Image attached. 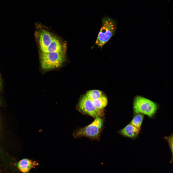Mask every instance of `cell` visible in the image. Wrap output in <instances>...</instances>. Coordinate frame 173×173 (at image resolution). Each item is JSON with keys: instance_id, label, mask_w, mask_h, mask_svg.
Segmentation results:
<instances>
[{"instance_id": "3957f363", "label": "cell", "mask_w": 173, "mask_h": 173, "mask_svg": "<svg viewBox=\"0 0 173 173\" xmlns=\"http://www.w3.org/2000/svg\"><path fill=\"white\" fill-rule=\"evenodd\" d=\"M100 30L96 40V44L101 48L115 34L117 29L115 22L108 17L103 18Z\"/></svg>"}, {"instance_id": "9a60e30c", "label": "cell", "mask_w": 173, "mask_h": 173, "mask_svg": "<svg viewBox=\"0 0 173 173\" xmlns=\"http://www.w3.org/2000/svg\"><path fill=\"white\" fill-rule=\"evenodd\" d=\"M2 102V98L1 96H0V106H1Z\"/></svg>"}, {"instance_id": "277c9868", "label": "cell", "mask_w": 173, "mask_h": 173, "mask_svg": "<svg viewBox=\"0 0 173 173\" xmlns=\"http://www.w3.org/2000/svg\"><path fill=\"white\" fill-rule=\"evenodd\" d=\"M158 107L156 103L139 96H136L133 103L135 115L141 113L151 117L155 113Z\"/></svg>"}, {"instance_id": "52a82bcc", "label": "cell", "mask_w": 173, "mask_h": 173, "mask_svg": "<svg viewBox=\"0 0 173 173\" xmlns=\"http://www.w3.org/2000/svg\"><path fill=\"white\" fill-rule=\"evenodd\" d=\"M38 165L36 161L24 158L19 161L17 164L19 170L23 173H28L31 169Z\"/></svg>"}, {"instance_id": "8992f818", "label": "cell", "mask_w": 173, "mask_h": 173, "mask_svg": "<svg viewBox=\"0 0 173 173\" xmlns=\"http://www.w3.org/2000/svg\"><path fill=\"white\" fill-rule=\"evenodd\" d=\"M54 37L47 31L42 30L39 33V43L40 49L43 52L51 43Z\"/></svg>"}, {"instance_id": "5b68a950", "label": "cell", "mask_w": 173, "mask_h": 173, "mask_svg": "<svg viewBox=\"0 0 173 173\" xmlns=\"http://www.w3.org/2000/svg\"><path fill=\"white\" fill-rule=\"evenodd\" d=\"M78 106L79 109L83 112L94 118L104 116L103 109H100L96 108L92 101L86 95L81 99Z\"/></svg>"}, {"instance_id": "5bb4252c", "label": "cell", "mask_w": 173, "mask_h": 173, "mask_svg": "<svg viewBox=\"0 0 173 173\" xmlns=\"http://www.w3.org/2000/svg\"><path fill=\"white\" fill-rule=\"evenodd\" d=\"M2 78L0 73V92L1 91L2 89Z\"/></svg>"}, {"instance_id": "7c38bea8", "label": "cell", "mask_w": 173, "mask_h": 173, "mask_svg": "<svg viewBox=\"0 0 173 173\" xmlns=\"http://www.w3.org/2000/svg\"><path fill=\"white\" fill-rule=\"evenodd\" d=\"M135 115L130 123L136 128L140 129L144 118V114L139 113Z\"/></svg>"}, {"instance_id": "4fadbf2b", "label": "cell", "mask_w": 173, "mask_h": 173, "mask_svg": "<svg viewBox=\"0 0 173 173\" xmlns=\"http://www.w3.org/2000/svg\"><path fill=\"white\" fill-rule=\"evenodd\" d=\"M166 138L168 143L172 152V157L170 161L172 162L173 161V134Z\"/></svg>"}, {"instance_id": "8fae6325", "label": "cell", "mask_w": 173, "mask_h": 173, "mask_svg": "<svg viewBox=\"0 0 173 173\" xmlns=\"http://www.w3.org/2000/svg\"><path fill=\"white\" fill-rule=\"evenodd\" d=\"M101 91L97 90H92L88 91L86 95L92 101L96 100L103 95Z\"/></svg>"}, {"instance_id": "7a4b0ae2", "label": "cell", "mask_w": 173, "mask_h": 173, "mask_svg": "<svg viewBox=\"0 0 173 173\" xmlns=\"http://www.w3.org/2000/svg\"><path fill=\"white\" fill-rule=\"evenodd\" d=\"M65 59L63 51L60 52H42L40 56L41 68L45 71H48L61 67Z\"/></svg>"}, {"instance_id": "9c48e42d", "label": "cell", "mask_w": 173, "mask_h": 173, "mask_svg": "<svg viewBox=\"0 0 173 173\" xmlns=\"http://www.w3.org/2000/svg\"><path fill=\"white\" fill-rule=\"evenodd\" d=\"M62 51V45L59 41L55 37H53L50 43L42 52L46 53L50 52L58 53Z\"/></svg>"}, {"instance_id": "ba28073f", "label": "cell", "mask_w": 173, "mask_h": 173, "mask_svg": "<svg viewBox=\"0 0 173 173\" xmlns=\"http://www.w3.org/2000/svg\"><path fill=\"white\" fill-rule=\"evenodd\" d=\"M139 129L130 123L119 131L121 135L131 138H134L137 137L140 131Z\"/></svg>"}, {"instance_id": "30bf717a", "label": "cell", "mask_w": 173, "mask_h": 173, "mask_svg": "<svg viewBox=\"0 0 173 173\" xmlns=\"http://www.w3.org/2000/svg\"><path fill=\"white\" fill-rule=\"evenodd\" d=\"M92 101L95 107L100 109H103L108 103L107 99L104 95L98 99Z\"/></svg>"}, {"instance_id": "6da1fadb", "label": "cell", "mask_w": 173, "mask_h": 173, "mask_svg": "<svg viewBox=\"0 0 173 173\" xmlns=\"http://www.w3.org/2000/svg\"><path fill=\"white\" fill-rule=\"evenodd\" d=\"M103 123V120L101 117H97L90 124L75 130L73 133V136L75 138L85 137L98 140L99 138Z\"/></svg>"}]
</instances>
